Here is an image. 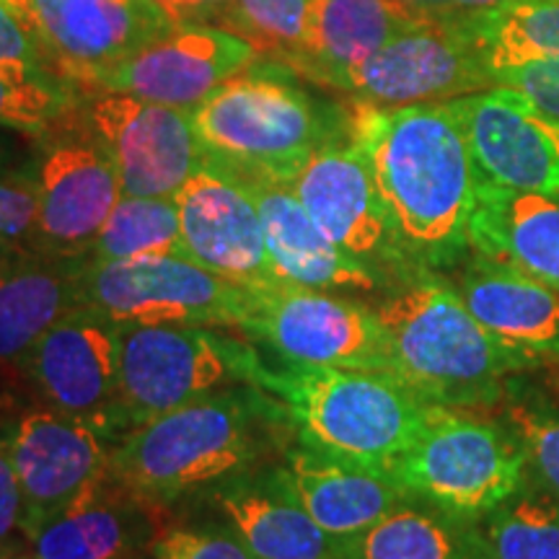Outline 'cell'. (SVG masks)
<instances>
[{
  "instance_id": "cell-1",
  "label": "cell",
  "mask_w": 559,
  "mask_h": 559,
  "mask_svg": "<svg viewBox=\"0 0 559 559\" xmlns=\"http://www.w3.org/2000/svg\"><path fill=\"white\" fill-rule=\"evenodd\" d=\"M347 132L373 174L404 272L456 267L472 251L479 171L451 102L396 109L358 104Z\"/></svg>"
},
{
  "instance_id": "cell-2",
  "label": "cell",
  "mask_w": 559,
  "mask_h": 559,
  "mask_svg": "<svg viewBox=\"0 0 559 559\" xmlns=\"http://www.w3.org/2000/svg\"><path fill=\"white\" fill-rule=\"evenodd\" d=\"M243 383L277 402L300 445L347 464L394 472L432 404L391 373L324 366L272 368L251 353Z\"/></svg>"
},
{
  "instance_id": "cell-3",
  "label": "cell",
  "mask_w": 559,
  "mask_h": 559,
  "mask_svg": "<svg viewBox=\"0 0 559 559\" xmlns=\"http://www.w3.org/2000/svg\"><path fill=\"white\" fill-rule=\"evenodd\" d=\"M396 379L440 407L489 412L513 373L536 370L489 334L449 280L417 272L376 306Z\"/></svg>"
},
{
  "instance_id": "cell-4",
  "label": "cell",
  "mask_w": 559,
  "mask_h": 559,
  "mask_svg": "<svg viewBox=\"0 0 559 559\" xmlns=\"http://www.w3.org/2000/svg\"><path fill=\"white\" fill-rule=\"evenodd\" d=\"M283 415L260 389H223L151 419L111 449L109 485L148 502H169L247 472L262 428Z\"/></svg>"
},
{
  "instance_id": "cell-5",
  "label": "cell",
  "mask_w": 559,
  "mask_h": 559,
  "mask_svg": "<svg viewBox=\"0 0 559 559\" xmlns=\"http://www.w3.org/2000/svg\"><path fill=\"white\" fill-rule=\"evenodd\" d=\"M192 120L205 164L243 181L290 185L313 151L342 138L309 91L251 66L198 104Z\"/></svg>"
},
{
  "instance_id": "cell-6",
  "label": "cell",
  "mask_w": 559,
  "mask_h": 559,
  "mask_svg": "<svg viewBox=\"0 0 559 559\" xmlns=\"http://www.w3.org/2000/svg\"><path fill=\"white\" fill-rule=\"evenodd\" d=\"M432 404L423 430L394 466V477L415 498L479 521L526 481L521 445L500 419Z\"/></svg>"
},
{
  "instance_id": "cell-7",
  "label": "cell",
  "mask_w": 559,
  "mask_h": 559,
  "mask_svg": "<svg viewBox=\"0 0 559 559\" xmlns=\"http://www.w3.org/2000/svg\"><path fill=\"white\" fill-rule=\"evenodd\" d=\"M251 349L210 326L128 324L120 340L117 436L221 391L247 373Z\"/></svg>"
},
{
  "instance_id": "cell-8",
  "label": "cell",
  "mask_w": 559,
  "mask_h": 559,
  "mask_svg": "<svg viewBox=\"0 0 559 559\" xmlns=\"http://www.w3.org/2000/svg\"><path fill=\"white\" fill-rule=\"evenodd\" d=\"M79 306L115 324H185L239 330L249 317V290L181 254L122 262L79 260Z\"/></svg>"
},
{
  "instance_id": "cell-9",
  "label": "cell",
  "mask_w": 559,
  "mask_h": 559,
  "mask_svg": "<svg viewBox=\"0 0 559 559\" xmlns=\"http://www.w3.org/2000/svg\"><path fill=\"white\" fill-rule=\"evenodd\" d=\"M241 332L296 366L394 373L389 334L373 309L330 290L280 283L249 290Z\"/></svg>"
},
{
  "instance_id": "cell-10",
  "label": "cell",
  "mask_w": 559,
  "mask_h": 559,
  "mask_svg": "<svg viewBox=\"0 0 559 559\" xmlns=\"http://www.w3.org/2000/svg\"><path fill=\"white\" fill-rule=\"evenodd\" d=\"M495 86L492 70L461 21V11L425 19L334 83L358 104L381 109L443 104Z\"/></svg>"
},
{
  "instance_id": "cell-11",
  "label": "cell",
  "mask_w": 559,
  "mask_h": 559,
  "mask_svg": "<svg viewBox=\"0 0 559 559\" xmlns=\"http://www.w3.org/2000/svg\"><path fill=\"white\" fill-rule=\"evenodd\" d=\"M0 438L24 495V534L109 487V438L50 404L21 412Z\"/></svg>"
},
{
  "instance_id": "cell-12",
  "label": "cell",
  "mask_w": 559,
  "mask_h": 559,
  "mask_svg": "<svg viewBox=\"0 0 559 559\" xmlns=\"http://www.w3.org/2000/svg\"><path fill=\"white\" fill-rule=\"evenodd\" d=\"M86 115L128 198H174L205 166L192 109L99 94L88 102Z\"/></svg>"
},
{
  "instance_id": "cell-13",
  "label": "cell",
  "mask_w": 559,
  "mask_h": 559,
  "mask_svg": "<svg viewBox=\"0 0 559 559\" xmlns=\"http://www.w3.org/2000/svg\"><path fill=\"white\" fill-rule=\"evenodd\" d=\"M32 24L55 73L83 88L179 29L156 0H32Z\"/></svg>"
},
{
  "instance_id": "cell-14",
  "label": "cell",
  "mask_w": 559,
  "mask_h": 559,
  "mask_svg": "<svg viewBox=\"0 0 559 559\" xmlns=\"http://www.w3.org/2000/svg\"><path fill=\"white\" fill-rule=\"evenodd\" d=\"M120 340V324L86 306H75L34 345L21 368L50 407L111 438L117 436Z\"/></svg>"
},
{
  "instance_id": "cell-15",
  "label": "cell",
  "mask_w": 559,
  "mask_h": 559,
  "mask_svg": "<svg viewBox=\"0 0 559 559\" xmlns=\"http://www.w3.org/2000/svg\"><path fill=\"white\" fill-rule=\"evenodd\" d=\"M174 202L187 260L247 290L280 283L260 210L243 181L205 164L174 194Z\"/></svg>"
},
{
  "instance_id": "cell-16",
  "label": "cell",
  "mask_w": 559,
  "mask_h": 559,
  "mask_svg": "<svg viewBox=\"0 0 559 559\" xmlns=\"http://www.w3.org/2000/svg\"><path fill=\"white\" fill-rule=\"evenodd\" d=\"M290 190L342 251L376 272L379 267L404 272L373 174L349 132L347 140H330L313 151L290 181Z\"/></svg>"
},
{
  "instance_id": "cell-17",
  "label": "cell",
  "mask_w": 559,
  "mask_h": 559,
  "mask_svg": "<svg viewBox=\"0 0 559 559\" xmlns=\"http://www.w3.org/2000/svg\"><path fill=\"white\" fill-rule=\"evenodd\" d=\"M257 55V47L234 32L179 26L156 45L104 70L88 88L96 94H128L166 107L194 109L215 88L243 73Z\"/></svg>"
},
{
  "instance_id": "cell-18",
  "label": "cell",
  "mask_w": 559,
  "mask_h": 559,
  "mask_svg": "<svg viewBox=\"0 0 559 559\" xmlns=\"http://www.w3.org/2000/svg\"><path fill=\"white\" fill-rule=\"evenodd\" d=\"M479 179L559 194V120L519 91L495 86L451 102Z\"/></svg>"
},
{
  "instance_id": "cell-19",
  "label": "cell",
  "mask_w": 559,
  "mask_h": 559,
  "mask_svg": "<svg viewBox=\"0 0 559 559\" xmlns=\"http://www.w3.org/2000/svg\"><path fill=\"white\" fill-rule=\"evenodd\" d=\"M37 226L32 243L45 254L81 260L104 221L122 200L109 153L96 138L60 140L47 148L37 179Z\"/></svg>"
},
{
  "instance_id": "cell-20",
  "label": "cell",
  "mask_w": 559,
  "mask_h": 559,
  "mask_svg": "<svg viewBox=\"0 0 559 559\" xmlns=\"http://www.w3.org/2000/svg\"><path fill=\"white\" fill-rule=\"evenodd\" d=\"M453 288L495 340L536 370L559 362V290L513 264L466 254Z\"/></svg>"
},
{
  "instance_id": "cell-21",
  "label": "cell",
  "mask_w": 559,
  "mask_h": 559,
  "mask_svg": "<svg viewBox=\"0 0 559 559\" xmlns=\"http://www.w3.org/2000/svg\"><path fill=\"white\" fill-rule=\"evenodd\" d=\"M207 500L257 559H340L342 542L317 526L280 469L223 479Z\"/></svg>"
},
{
  "instance_id": "cell-22",
  "label": "cell",
  "mask_w": 559,
  "mask_h": 559,
  "mask_svg": "<svg viewBox=\"0 0 559 559\" xmlns=\"http://www.w3.org/2000/svg\"><path fill=\"white\" fill-rule=\"evenodd\" d=\"M243 181V179H239ZM260 210L270 260L277 280L317 290L370 293L379 288V272L342 251L300 205L290 185L243 181Z\"/></svg>"
},
{
  "instance_id": "cell-23",
  "label": "cell",
  "mask_w": 559,
  "mask_h": 559,
  "mask_svg": "<svg viewBox=\"0 0 559 559\" xmlns=\"http://www.w3.org/2000/svg\"><path fill=\"white\" fill-rule=\"evenodd\" d=\"M280 474L317 526L340 542L362 534L409 498L391 472L321 456L306 445L288 453Z\"/></svg>"
},
{
  "instance_id": "cell-24",
  "label": "cell",
  "mask_w": 559,
  "mask_h": 559,
  "mask_svg": "<svg viewBox=\"0 0 559 559\" xmlns=\"http://www.w3.org/2000/svg\"><path fill=\"white\" fill-rule=\"evenodd\" d=\"M469 249L559 290V194L479 179Z\"/></svg>"
},
{
  "instance_id": "cell-25",
  "label": "cell",
  "mask_w": 559,
  "mask_h": 559,
  "mask_svg": "<svg viewBox=\"0 0 559 559\" xmlns=\"http://www.w3.org/2000/svg\"><path fill=\"white\" fill-rule=\"evenodd\" d=\"M425 19L400 0H311L304 52L285 68L334 88L347 70Z\"/></svg>"
},
{
  "instance_id": "cell-26",
  "label": "cell",
  "mask_w": 559,
  "mask_h": 559,
  "mask_svg": "<svg viewBox=\"0 0 559 559\" xmlns=\"http://www.w3.org/2000/svg\"><path fill=\"white\" fill-rule=\"evenodd\" d=\"M79 260L55 254L0 257V368L19 366L79 306Z\"/></svg>"
},
{
  "instance_id": "cell-27",
  "label": "cell",
  "mask_w": 559,
  "mask_h": 559,
  "mask_svg": "<svg viewBox=\"0 0 559 559\" xmlns=\"http://www.w3.org/2000/svg\"><path fill=\"white\" fill-rule=\"evenodd\" d=\"M109 489V487H107ZM26 534L34 559H135L156 542L148 502L111 487Z\"/></svg>"
},
{
  "instance_id": "cell-28",
  "label": "cell",
  "mask_w": 559,
  "mask_h": 559,
  "mask_svg": "<svg viewBox=\"0 0 559 559\" xmlns=\"http://www.w3.org/2000/svg\"><path fill=\"white\" fill-rule=\"evenodd\" d=\"M340 559H489L479 521L409 495L379 523L342 539Z\"/></svg>"
},
{
  "instance_id": "cell-29",
  "label": "cell",
  "mask_w": 559,
  "mask_h": 559,
  "mask_svg": "<svg viewBox=\"0 0 559 559\" xmlns=\"http://www.w3.org/2000/svg\"><path fill=\"white\" fill-rule=\"evenodd\" d=\"M492 75L539 58H559V0H526L498 9L461 11ZM498 83V81H495Z\"/></svg>"
},
{
  "instance_id": "cell-30",
  "label": "cell",
  "mask_w": 559,
  "mask_h": 559,
  "mask_svg": "<svg viewBox=\"0 0 559 559\" xmlns=\"http://www.w3.org/2000/svg\"><path fill=\"white\" fill-rule=\"evenodd\" d=\"M500 423L526 459V474L559 498V400L536 370L513 373L498 404Z\"/></svg>"
},
{
  "instance_id": "cell-31",
  "label": "cell",
  "mask_w": 559,
  "mask_h": 559,
  "mask_svg": "<svg viewBox=\"0 0 559 559\" xmlns=\"http://www.w3.org/2000/svg\"><path fill=\"white\" fill-rule=\"evenodd\" d=\"M489 559H559V498L534 479L479 519Z\"/></svg>"
},
{
  "instance_id": "cell-32",
  "label": "cell",
  "mask_w": 559,
  "mask_h": 559,
  "mask_svg": "<svg viewBox=\"0 0 559 559\" xmlns=\"http://www.w3.org/2000/svg\"><path fill=\"white\" fill-rule=\"evenodd\" d=\"M181 254V228L174 198H128L117 202L83 260L122 262Z\"/></svg>"
},
{
  "instance_id": "cell-33",
  "label": "cell",
  "mask_w": 559,
  "mask_h": 559,
  "mask_svg": "<svg viewBox=\"0 0 559 559\" xmlns=\"http://www.w3.org/2000/svg\"><path fill=\"white\" fill-rule=\"evenodd\" d=\"M309 5L311 0H230L223 29L290 66L304 52Z\"/></svg>"
},
{
  "instance_id": "cell-34",
  "label": "cell",
  "mask_w": 559,
  "mask_h": 559,
  "mask_svg": "<svg viewBox=\"0 0 559 559\" xmlns=\"http://www.w3.org/2000/svg\"><path fill=\"white\" fill-rule=\"evenodd\" d=\"M68 83L58 79H26L0 70V124L24 135L41 138L55 130L70 109Z\"/></svg>"
},
{
  "instance_id": "cell-35",
  "label": "cell",
  "mask_w": 559,
  "mask_h": 559,
  "mask_svg": "<svg viewBox=\"0 0 559 559\" xmlns=\"http://www.w3.org/2000/svg\"><path fill=\"white\" fill-rule=\"evenodd\" d=\"M0 70L26 79H55V68L37 32L3 3H0Z\"/></svg>"
},
{
  "instance_id": "cell-36",
  "label": "cell",
  "mask_w": 559,
  "mask_h": 559,
  "mask_svg": "<svg viewBox=\"0 0 559 559\" xmlns=\"http://www.w3.org/2000/svg\"><path fill=\"white\" fill-rule=\"evenodd\" d=\"M156 559H257L234 531L169 528L153 542Z\"/></svg>"
},
{
  "instance_id": "cell-37",
  "label": "cell",
  "mask_w": 559,
  "mask_h": 559,
  "mask_svg": "<svg viewBox=\"0 0 559 559\" xmlns=\"http://www.w3.org/2000/svg\"><path fill=\"white\" fill-rule=\"evenodd\" d=\"M498 86L528 96L536 107L559 120V58H539L506 68L495 75Z\"/></svg>"
},
{
  "instance_id": "cell-38",
  "label": "cell",
  "mask_w": 559,
  "mask_h": 559,
  "mask_svg": "<svg viewBox=\"0 0 559 559\" xmlns=\"http://www.w3.org/2000/svg\"><path fill=\"white\" fill-rule=\"evenodd\" d=\"M37 226V187L26 181H0V239L32 241Z\"/></svg>"
},
{
  "instance_id": "cell-39",
  "label": "cell",
  "mask_w": 559,
  "mask_h": 559,
  "mask_svg": "<svg viewBox=\"0 0 559 559\" xmlns=\"http://www.w3.org/2000/svg\"><path fill=\"white\" fill-rule=\"evenodd\" d=\"M21 523H24V495H21L9 449L0 438V544L9 542V536L21 528Z\"/></svg>"
},
{
  "instance_id": "cell-40",
  "label": "cell",
  "mask_w": 559,
  "mask_h": 559,
  "mask_svg": "<svg viewBox=\"0 0 559 559\" xmlns=\"http://www.w3.org/2000/svg\"><path fill=\"white\" fill-rule=\"evenodd\" d=\"M177 26H210L226 21L230 0H156Z\"/></svg>"
},
{
  "instance_id": "cell-41",
  "label": "cell",
  "mask_w": 559,
  "mask_h": 559,
  "mask_svg": "<svg viewBox=\"0 0 559 559\" xmlns=\"http://www.w3.org/2000/svg\"><path fill=\"white\" fill-rule=\"evenodd\" d=\"M400 3L409 5L412 11L423 13V16L428 19H445L461 11L456 0H400Z\"/></svg>"
},
{
  "instance_id": "cell-42",
  "label": "cell",
  "mask_w": 559,
  "mask_h": 559,
  "mask_svg": "<svg viewBox=\"0 0 559 559\" xmlns=\"http://www.w3.org/2000/svg\"><path fill=\"white\" fill-rule=\"evenodd\" d=\"M461 11H485V9H498L506 3H526V0H456Z\"/></svg>"
},
{
  "instance_id": "cell-43",
  "label": "cell",
  "mask_w": 559,
  "mask_h": 559,
  "mask_svg": "<svg viewBox=\"0 0 559 559\" xmlns=\"http://www.w3.org/2000/svg\"><path fill=\"white\" fill-rule=\"evenodd\" d=\"M0 3L9 5L13 13H19V16L24 19L26 24H29L34 29V24H32V0H0Z\"/></svg>"
},
{
  "instance_id": "cell-44",
  "label": "cell",
  "mask_w": 559,
  "mask_h": 559,
  "mask_svg": "<svg viewBox=\"0 0 559 559\" xmlns=\"http://www.w3.org/2000/svg\"><path fill=\"white\" fill-rule=\"evenodd\" d=\"M539 373H542L544 383H547V386L551 389V394H555L557 400H559V362H557V366L539 368Z\"/></svg>"
},
{
  "instance_id": "cell-45",
  "label": "cell",
  "mask_w": 559,
  "mask_h": 559,
  "mask_svg": "<svg viewBox=\"0 0 559 559\" xmlns=\"http://www.w3.org/2000/svg\"><path fill=\"white\" fill-rule=\"evenodd\" d=\"M0 559H11L9 551H5V544H0Z\"/></svg>"
},
{
  "instance_id": "cell-46",
  "label": "cell",
  "mask_w": 559,
  "mask_h": 559,
  "mask_svg": "<svg viewBox=\"0 0 559 559\" xmlns=\"http://www.w3.org/2000/svg\"><path fill=\"white\" fill-rule=\"evenodd\" d=\"M11 559H29V557H11ZM34 559V557H32Z\"/></svg>"
},
{
  "instance_id": "cell-47",
  "label": "cell",
  "mask_w": 559,
  "mask_h": 559,
  "mask_svg": "<svg viewBox=\"0 0 559 559\" xmlns=\"http://www.w3.org/2000/svg\"><path fill=\"white\" fill-rule=\"evenodd\" d=\"M3 243H5V241H3V239H0V247H3ZM0 257H3V254H0Z\"/></svg>"
}]
</instances>
